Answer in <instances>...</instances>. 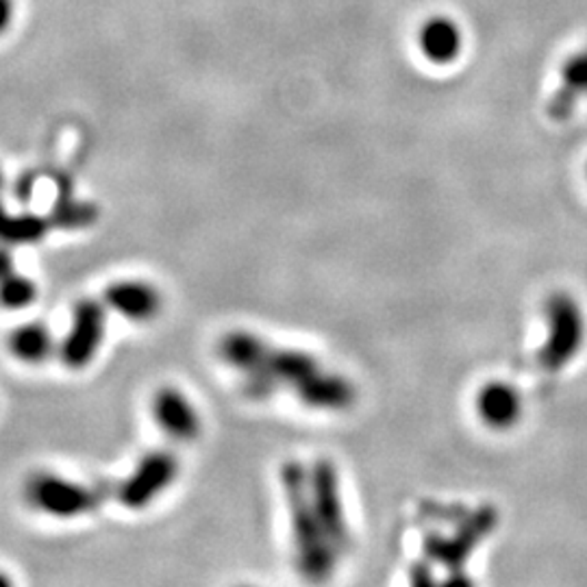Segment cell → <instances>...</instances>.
Listing matches in <instances>:
<instances>
[{
  "label": "cell",
  "instance_id": "cell-1",
  "mask_svg": "<svg viewBox=\"0 0 587 587\" xmlns=\"http://www.w3.org/2000/svg\"><path fill=\"white\" fill-rule=\"evenodd\" d=\"M281 484L292 514L294 546L300 573L309 581H327L338 561V548L327 536L309 491V475L296 461H290L281 470Z\"/></svg>",
  "mask_w": 587,
  "mask_h": 587
},
{
  "label": "cell",
  "instance_id": "cell-2",
  "mask_svg": "<svg viewBox=\"0 0 587 587\" xmlns=\"http://www.w3.org/2000/svg\"><path fill=\"white\" fill-rule=\"evenodd\" d=\"M548 325L546 342L539 348L538 366L555 375L564 370L584 348L586 342V316L575 296L568 292L550 294L544 305Z\"/></svg>",
  "mask_w": 587,
  "mask_h": 587
},
{
  "label": "cell",
  "instance_id": "cell-3",
  "mask_svg": "<svg viewBox=\"0 0 587 587\" xmlns=\"http://www.w3.org/2000/svg\"><path fill=\"white\" fill-rule=\"evenodd\" d=\"M24 496L31 507L63 520L77 518L94 509L98 503V494L94 489L86 488L77 481H70L52 472L33 475L27 481Z\"/></svg>",
  "mask_w": 587,
  "mask_h": 587
},
{
  "label": "cell",
  "instance_id": "cell-4",
  "mask_svg": "<svg viewBox=\"0 0 587 587\" xmlns=\"http://www.w3.org/2000/svg\"><path fill=\"white\" fill-rule=\"evenodd\" d=\"M107 329L105 305L94 298H83L74 305L72 325L61 344V361L72 370L88 368L102 346Z\"/></svg>",
  "mask_w": 587,
  "mask_h": 587
},
{
  "label": "cell",
  "instance_id": "cell-5",
  "mask_svg": "<svg viewBox=\"0 0 587 587\" xmlns=\"http://www.w3.org/2000/svg\"><path fill=\"white\" fill-rule=\"evenodd\" d=\"M318 370H320L318 359L305 350L270 348L263 366L259 370L246 375L248 394L266 396V394H270L281 386L296 388L302 379H307L309 375H314Z\"/></svg>",
  "mask_w": 587,
  "mask_h": 587
},
{
  "label": "cell",
  "instance_id": "cell-6",
  "mask_svg": "<svg viewBox=\"0 0 587 587\" xmlns=\"http://www.w3.org/2000/svg\"><path fill=\"white\" fill-rule=\"evenodd\" d=\"M179 475V461L172 452L157 450L147 455L133 475L118 489V498L129 509H145Z\"/></svg>",
  "mask_w": 587,
  "mask_h": 587
},
{
  "label": "cell",
  "instance_id": "cell-7",
  "mask_svg": "<svg viewBox=\"0 0 587 587\" xmlns=\"http://www.w3.org/2000/svg\"><path fill=\"white\" fill-rule=\"evenodd\" d=\"M498 525V511L491 507L479 509L470 516L464 527L455 534V538H429L425 541V550L431 559L444 564L450 573H461L464 564L472 557L475 548L488 538Z\"/></svg>",
  "mask_w": 587,
  "mask_h": 587
},
{
  "label": "cell",
  "instance_id": "cell-8",
  "mask_svg": "<svg viewBox=\"0 0 587 587\" xmlns=\"http://www.w3.org/2000/svg\"><path fill=\"white\" fill-rule=\"evenodd\" d=\"M309 491L314 509L331 539V544L342 550L348 544V523L344 514L342 494L338 484V472L331 461L320 459L316 461L311 475H309Z\"/></svg>",
  "mask_w": 587,
  "mask_h": 587
},
{
  "label": "cell",
  "instance_id": "cell-9",
  "mask_svg": "<svg viewBox=\"0 0 587 587\" xmlns=\"http://www.w3.org/2000/svg\"><path fill=\"white\" fill-rule=\"evenodd\" d=\"M152 414L157 425L172 440L190 441L198 438L202 422L192 400L177 388H161L152 398Z\"/></svg>",
  "mask_w": 587,
  "mask_h": 587
},
{
  "label": "cell",
  "instance_id": "cell-10",
  "mask_svg": "<svg viewBox=\"0 0 587 587\" xmlns=\"http://www.w3.org/2000/svg\"><path fill=\"white\" fill-rule=\"evenodd\" d=\"M105 305L133 322H148L161 314L163 298L145 281H118L105 290Z\"/></svg>",
  "mask_w": 587,
  "mask_h": 587
},
{
  "label": "cell",
  "instance_id": "cell-11",
  "mask_svg": "<svg viewBox=\"0 0 587 587\" xmlns=\"http://www.w3.org/2000/svg\"><path fill=\"white\" fill-rule=\"evenodd\" d=\"M296 394L300 402H305L311 409H322V411H342L350 407L357 398L355 386L344 379L340 375L325 372L322 368L307 379H302L296 388Z\"/></svg>",
  "mask_w": 587,
  "mask_h": 587
},
{
  "label": "cell",
  "instance_id": "cell-12",
  "mask_svg": "<svg viewBox=\"0 0 587 587\" xmlns=\"http://www.w3.org/2000/svg\"><path fill=\"white\" fill-rule=\"evenodd\" d=\"M477 414L494 431H507L523 418L520 391L503 381H491L477 394Z\"/></svg>",
  "mask_w": 587,
  "mask_h": 587
},
{
  "label": "cell",
  "instance_id": "cell-13",
  "mask_svg": "<svg viewBox=\"0 0 587 587\" xmlns=\"http://www.w3.org/2000/svg\"><path fill=\"white\" fill-rule=\"evenodd\" d=\"M584 97H587V49L579 50L561 66V86L550 97L548 116L557 122L568 120Z\"/></svg>",
  "mask_w": 587,
  "mask_h": 587
},
{
  "label": "cell",
  "instance_id": "cell-14",
  "mask_svg": "<svg viewBox=\"0 0 587 587\" xmlns=\"http://www.w3.org/2000/svg\"><path fill=\"white\" fill-rule=\"evenodd\" d=\"M461 31L450 18H431L420 27L418 47L434 63H450L461 52Z\"/></svg>",
  "mask_w": 587,
  "mask_h": 587
},
{
  "label": "cell",
  "instance_id": "cell-15",
  "mask_svg": "<svg viewBox=\"0 0 587 587\" xmlns=\"http://www.w3.org/2000/svg\"><path fill=\"white\" fill-rule=\"evenodd\" d=\"M270 348V344L248 331H231L220 342V355L231 368L245 372L246 377L263 366Z\"/></svg>",
  "mask_w": 587,
  "mask_h": 587
},
{
  "label": "cell",
  "instance_id": "cell-16",
  "mask_svg": "<svg viewBox=\"0 0 587 587\" xmlns=\"http://www.w3.org/2000/svg\"><path fill=\"white\" fill-rule=\"evenodd\" d=\"M36 298H38L36 283L18 272L11 252L4 248V245L0 246V305L4 309L18 311L33 305Z\"/></svg>",
  "mask_w": 587,
  "mask_h": 587
},
{
  "label": "cell",
  "instance_id": "cell-17",
  "mask_svg": "<svg viewBox=\"0 0 587 587\" xmlns=\"http://www.w3.org/2000/svg\"><path fill=\"white\" fill-rule=\"evenodd\" d=\"M50 218L36 213H9L0 202V245L18 246L40 242L49 229Z\"/></svg>",
  "mask_w": 587,
  "mask_h": 587
},
{
  "label": "cell",
  "instance_id": "cell-18",
  "mask_svg": "<svg viewBox=\"0 0 587 587\" xmlns=\"http://www.w3.org/2000/svg\"><path fill=\"white\" fill-rule=\"evenodd\" d=\"M52 346L54 342L49 329L40 322L22 325L9 336V350L24 364H42L49 359Z\"/></svg>",
  "mask_w": 587,
  "mask_h": 587
},
{
  "label": "cell",
  "instance_id": "cell-19",
  "mask_svg": "<svg viewBox=\"0 0 587 587\" xmlns=\"http://www.w3.org/2000/svg\"><path fill=\"white\" fill-rule=\"evenodd\" d=\"M98 220V207L92 202L74 200L70 190L61 192L52 211H50V225L61 229H88Z\"/></svg>",
  "mask_w": 587,
  "mask_h": 587
},
{
  "label": "cell",
  "instance_id": "cell-20",
  "mask_svg": "<svg viewBox=\"0 0 587 587\" xmlns=\"http://www.w3.org/2000/svg\"><path fill=\"white\" fill-rule=\"evenodd\" d=\"M13 18V0H0V33L11 24Z\"/></svg>",
  "mask_w": 587,
  "mask_h": 587
},
{
  "label": "cell",
  "instance_id": "cell-21",
  "mask_svg": "<svg viewBox=\"0 0 587 587\" xmlns=\"http://www.w3.org/2000/svg\"><path fill=\"white\" fill-rule=\"evenodd\" d=\"M7 584H9V579L4 575H0V586H7Z\"/></svg>",
  "mask_w": 587,
  "mask_h": 587
},
{
  "label": "cell",
  "instance_id": "cell-22",
  "mask_svg": "<svg viewBox=\"0 0 587 587\" xmlns=\"http://www.w3.org/2000/svg\"><path fill=\"white\" fill-rule=\"evenodd\" d=\"M0 188H2V172H0Z\"/></svg>",
  "mask_w": 587,
  "mask_h": 587
}]
</instances>
